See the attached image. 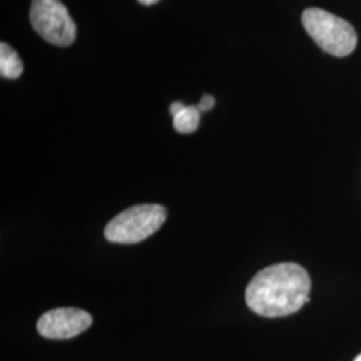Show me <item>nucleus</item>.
Wrapping results in <instances>:
<instances>
[{"mask_svg": "<svg viewBox=\"0 0 361 361\" xmlns=\"http://www.w3.org/2000/svg\"><path fill=\"white\" fill-rule=\"evenodd\" d=\"M140 3H142L145 6H152V4H155V3H158L159 0H138Z\"/></svg>", "mask_w": 361, "mask_h": 361, "instance_id": "obj_10", "label": "nucleus"}, {"mask_svg": "<svg viewBox=\"0 0 361 361\" xmlns=\"http://www.w3.org/2000/svg\"><path fill=\"white\" fill-rule=\"evenodd\" d=\"M302 25L316 44L331 55L347 56L357 44V34L347 20L322 8L302 13Z\"/></svg>", "mask_w": 361, "mask_h": 361, "instance_id": "obj_3", "label": "nucleus"}, {"mask_svg": "<svg viewBox=\"0 0 361 361\" xmlns=\"http://www.w3.org/2000/svg\"><path fill=\"white\" fill-rule=\"evenodd\" d=\"M183 107H185V104H182V102H174V104H170L169 111H170L171 116H174L177 113H180Z\"/></svg>", "mask_w": 361, "mask_h": 361, "instance_id": "obj_9", "label": "nucleus"}, {"mask_svg": "<svg viewBox=\"0 0 361 361\" xmlns=\"http://www.w3.org/2000/svg\"><path fill=\"white\" fill-rule=\"evenodd\" d=\"M31 26L46 42L66 47L77 37V27L61 0H32Z\"/></svg>", "mask_w": 361, "mask_h": 361, "instance_id": "obj_4", "label": "nucleus"}, {"mask_svg": "<svg viewBox=\"0 0 361 361\" xmlns=\"http://www.w3.org/2000/svg\"><path fill=\"white\" fill-rule=\"evenodd\" d=\"M308 271L296 262L271 265L252 279L245 292L249 310L264 317H283L310 301Z\"/></svg>", "mask_w": 361, "mask_h": 361, "instance_id": "obj_1", "label": "nucleus"}, {"mask_svg": "<svg viewBox=\"0 0 361 361\" xmlns=\"http://www.w3.org/2000/svg\"><path fill=\"white\" fill-rule=\"evenodd\" d=\"M200 110L197 106H185L180 113L173 116V126L180 134H190L198 129Z\"/></svg>", "mask_w": 361, "mask_h": 361, "instance_id": "obj_7", "label": "nucleus"}, {"mask_svg": "<svg viewBox=\"0 0 361 361\" xmlns=\"http://www.w3.org/2000/svg\"><path fill=\"white\" fill-rule=\"evenodd\" d=\"M353 361H361V353L360 355H359V356H357V357H356V359H355V360Z\"/></svg>", "mask_w": 361, "mask_h": 361, "instance_id": "obj_11", "label": "nucleus"}, {"mask_svg": "<svg viewBox=\"0 0 361 361\" xmlns=\"http://www.w3.org/2000/svg\"><path fill=\"white\" fill-rule=\"evenodd\" d=\"M23 73V62L18 52L7 43L0 44V74L7 79H16Z\"/></svg>", "mask_w": 361, "mask_h": 361, "instance_id": "obj_6", "label": "nucleus"}, {"mask_svg": "<svg viewBox=\"0 0 361 361\" xmlns=\"http://www.w3.org/2000/svg\"><path fill=\"white\" fill-rule=\"evenodd\" d=\"M92 317L86 310L78 308H58L40 316L37 323L39 335L51 340H66L80 335L89 329Z\"/></svg>", "mask_w": 361, "mask_h": 361, "instance_id": "obj_5", "label": "nucleus"}, {"mask_svg": "<svg viewBox=\"0 0 361 361\" xmlns=\"http://www.w3.org/2000/svg\"><path fill=\"white\" fill-rule=\"evenodd\" d=\"M214 104H216V101H214V98L212 95H204L197 107H198L200 111H209V110L213 109Z\"/></svg>", "mask_w": 361, "mask_h": 361, "instance_id": "obj_8", "label": "nucleus"}, {"mask_svg": "<svg viewBox=\"0 0 361 361\" xmlns=\"http://www.w3.org/2000/svg\"><path fill=\"white\" fill-rule=\"evenodd\" d=\"M166 219L168 212L162 205H135L123 210L106 225L104 237L114 244H138L153 235Z\"/></svg>", "mask_w": 361, "mask_h": 361, "instance_id": "obj_2", "label": "nucleus"}]
</instances>
